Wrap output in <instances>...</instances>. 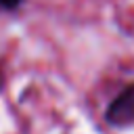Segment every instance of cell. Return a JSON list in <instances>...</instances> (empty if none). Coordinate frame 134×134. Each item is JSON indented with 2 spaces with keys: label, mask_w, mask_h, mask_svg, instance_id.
<instances>
[{
  "label": "cell",
  "mask_w": 134,
  "mask_h": 134,
  "mask_svg": "<svg viewBox=\"0 0 134 134\" xmlns=\"http://www.w3.org/2000/svg\"><path fill=\"white\" fill-rule=\"evenodd\" d=\"M107 121L113 126H130L134 124V86H128L107 109Z\"/></svg>",
  "instance_id": "6da1fadb"
},
{
  "label": "cell",
  "mask_w": 134,
  "mask_h": 134,
  "mask_svg": "<svg viewBox=\"0 0 134 134\" xmlns=\"http://www.w3.org/2000/svg\"><path fill=\"white\" fill-rule=\"evenodd\" d=\"M19 4H21V0H0V6L2 8H15Z\"/></svg>",
  "instance_id": "7a4b0ae2"
}]
</instances>
